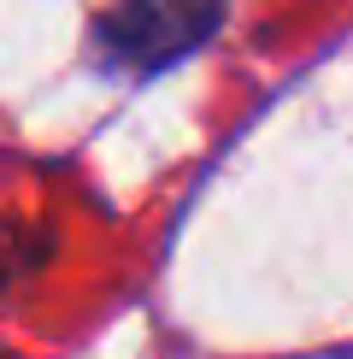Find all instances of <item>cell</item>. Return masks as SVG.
Masks as SVG:
<instances>
[{"label": "cell", "mask_w": 353, "mask_h": 359, "mask_svg": "<svg viewBox=\"0 0 353 359\" xmlns=\"http://www.w3.org/2000/svg\"><path fill=\"white\" fill-rule=\"evenodd\" d=\"M224 18V0H118L100 18V48L124 71H165L188 59Z\"/></svg>", "instance_id": "obj_1"}]
</instances>
